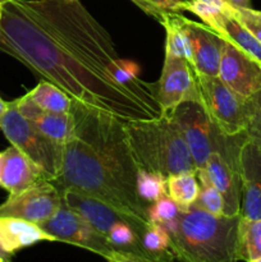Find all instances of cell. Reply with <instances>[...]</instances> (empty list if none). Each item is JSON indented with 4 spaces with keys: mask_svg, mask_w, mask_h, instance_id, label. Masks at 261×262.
<instances>
[{
    "mask_svg": "<svg viewBox=\"0 0 261 262\" xmlns=\"http://www.w3.org/2000/svg\"><path fill=\"white\" fill-rule=\"evenodd\" d=\"M178 125L187 143L197 170H201L211 154L219 152L233 163H240L243 143L248 140L246 133L224 135L212 123L200 101L182 102L169 112Z\"/></svg>",
    "mask_w": 261,
    "mask_h": 262,
    "instance_id": "cell-5",
    "label": "cell"
},
{
    "mask_svg": "<svg viewBox=\"0 0 261 262\" xmlns=\"http://www.w3.org/2000/svg\"><path fill=\"white\" fill-rule=\"evenodd\" d=\"M197 178H204L222 193L224 199V215H238L242 200V181L240 163H233L219 152L209 156L201 170L196 171Z\"/></svg>",
    "mask_w": 261,
    "mask_h": 262,
    "instance_id": "cell-13",
    "label": "cell"
},
{
    "mask_svg": "<svg viewBox=\"0 0 261 262\" xmlns=\"http://www.w3.org/2000/svg\"><path fill=\"white\" fill-rule=\"evenodd\" d=\"M0 51L72 101L122 122L163 114L154 83L118 56L109 33L79 0H2Z\"/></svg>",
    "mask_w": 261,
    "mask_h": 262,
    "instance_id": "cell-1",
    "label": "cell"
},
{
    "mask_svg": "<svg viewBox=\"0 0 261 262\" xmlns=\"http://www.w3.org/2000/svg\"><path fill=\"white\" fill-rule=\"evenodd\" d=\"M199 196H197L192 207L206 211L211 215H216V216L224 215V199H223L222 193L212 184H210L206 179L199 178Z\"/></svg>",
    "mask_w": 261,
    "mask_h": 262,
    "instance_id": "cell-26",
    "label": "cell"
},
{
    "mask_svg": "<svg viewBox=\"0 0 261 262\" xmlns=\"http://www.w3.org/2000/svg\"><path fill=\"white\" fill-rule=\"evenodd\" d=\"M137 193L141 201L150 206L166 193V178L161 174L138 169L137 171Z\"/></svg>",
    "mask_w": 261,
    "mask_h": 262,
    "instance_id": "cell-25",
    "label": "cell"
},
{
    "mask_svg": "<svg viewBox=\"0 0 261 262\" xmlns=\"http://www.w3.org/2000/svg\"><path fill=\"white\" fill-rule=\"evenodd\" d=\"M27 95L38 107L46 112L58 113V114L71 113L72 100L66 92L50 82L41 81L35 89L28 91Z\"/></svg>",
    "mask_w": 261,
    "mask_h": 262,
    "instance_id": "cell-22",
    "label": "cell"
},
{
    "mask_svg": "<svg viewBox=\"0 0 261 262\" xmlns=\"http://www.w3.org/2000/svg\"><path fill=\"white\" fill-rule=\"evenodd\" d=\"M253 262H261V258H260V260H256V261H253Z\"/></svg>",
    "mask_w": 261,
    "mask_h": 262,
    "instance_id": "cell-36",
    "label": "cell"
},
{
    "mask_svg": "<svg viewBox=\"0 0 261 262\" xmlns=\"http://www.w3.org/2000/svg\"><path fill=\"white\" fill-rule=\"evenodd\" d=\"M232 14L261 43V10H256L253 8L232 7Z\"/></svg>",
    "mask_w": 261,
    "mask_h": 262,
    "instance_id": "cell-30",
    "label": "cell"
},
{
    "mask_svg": "<svg viewBox=\"0 0 261 262\" xmlns=\"http://www.w3.org/2000/svg\"><path fill=\"white\" fill-rule=\"evenodd\" d=\"M0 129L5 138L45 173L49 181L59 176L63 163L64 143L46 137L26 119L17 106V99L7 102L0 117Z\"/></svg>",
    "mask_w": 261,
    "mask_h": 262,
    "instance_id": "cell-7",
    "label": "cell"
},
{
    "mask_svg": "<svg viewBox=\"0 0 261 262\" xmlns=\"http://www.w3.org/2000/svg\"><path fill=\"white\" fill-rule=\"evenodd\" d=\"M63 204L60 191L50 181L37 182L17 194H9L0 205V217L10 216L41 225Z\"/></svg>",
    "mask_w": 261,
    "mask_h": 262,
    "instance_id": "cell-11",
    "label": "cell"
},
{
    "mask_svg": "<svg viewBox=\"0 0 261 262\" xmlns=\"http://www.w3.org/2000/svg\"><path fill=\"white\" fill-rule=\"evenodd\" d=\"M107 262H136V261H132L129 260V258L124 257V256L122 255H115L113 256V257H110L109 260H106Z\"/></svg>",
    "mask_w": 261,
    "mask_h": 262,
    "instance_id": "cell-33",
    "label": "cell"
},
{
    "mask_svg": "<svg viewBox=\"0 0 261 262\" xmlns=\"http://www.w3.org/2000/svg\"><path fill=\"white\" fill-rule=\"evenodd\" d=\"M217 33H220L225 40L232 42L233 45L261 63V43L232 14V8H230L229 14L223 19Z\"/></svg>",
    "mask_w": 261,
    "mask_h": 262,
    "instance_id": "cell-20",
    "label": "cell"
},
{
    "mask_svg": "<svg viewBox=\"0 0 261 262\" xmlns=\"http://www.w3.org/2000/svg\"><path fill=\"white\" fill-rule=\"evenodd\" d=\"M5 109H7V102L0 97V117H2L3 113L5 112Z\"/></svg>",
    "mask_w": 261,
    "mask_h": 262,
    "instance_id": "cell-34",
    "label": "cell"
},
{
    "mask_svg": "<svg viewBox=\"0 0 261 262\" xmlns=\"http://www.w3.org/2000/svg\"><path fill=\"white\" fill-rule=\"evenodd\" d=\"M154 95L161 112L169 113L186 101H200L196 72L183 58L166 56Z\"/></svg>",
    "mask_w": 261,
    "mask_h": 262,
    "instance_id": "cell-10",
    "label": "cell"
},
{
    "mask_svg": "<svg viewBox=\"0 0 261 262\" xmlns=\"http://www.w3.org/2000/svg\"><path fill=\"white\" fill-rule=\"evenodd\" d=\"M232 5L228 0H183L182 9L201 18L214 31H219L223 19L229 14Z\"/></svg>",
    "mask_w": 261,
    "mask_h": 262,
    "instance_id": "cell-23",
    "label": "cell"
},
{
    "mask_svg": "<svg viewBox=\"0 0 261 262\" xmlns=\"http://www.w3.org/2000/svg\"><path fill=\"white\" fill-rule=\"evenodd\" d=\"M200 102L210 119L224 135L243 133L247 127V99L227 86L219 77L196 73Z\"/></svg>",
    "mask_w": 261,
    "mask_h": 262,
    "instance_id": "cell-8",
    "label": "cell"
},
{
    "mask_svg": "<svg viewBox=\"0 0 261 262\" xmlns=\"http://www.w3.org/2000/svg\"><path fill=\"white\" fill-rule=\"evenodd\" d=\"M63 202L91 223L118 253L136 262H163L142 245L135 224L107 205L74 191L61 192Z\"/></svg>",
    "mask_w": 261,
    "mask_h": 262,
    "instance_id": "cell-6",
    "label": "cell"
},
{
    "mask_svg": "<svg viewBox=\"0 0 261 262\" xmlns=\"http://www.w3.org/2000/svg\"><path fill=\"white\" fill-rule=\"evenodd\" d=\"M217 77L245 99L261 90V63L225 40Z\"/></svg>",
    "mask_w": 261,
    "mask_h": 262,
    "instance_id": "cell-12",
    "label": "cell"
},
{
    "mask_svg": "<svg viewBox=\"0 0 261 262\" xmlns=\"http://www.w3.org/2000/svg\"><path fill=\"white\" fill-rule=\"evenodd\" d=\"M128 145L138 169L168 178L179 173H196L187 143L169 113L154 119L124 122Z\"/></svg>",
    "mask_w": 261,
    "mask_h": 262,
    "instance_id": "cell-4",
    "label": "cell"
},
{
    "mask_svg": "<svg viewBox=\"0 0 261 262\" xmlns=\"http://www.w3.org/2000/svg\"><path fill=\"white\" fill-rule=\"evenodd\" d=\"M17 106L20 114L30 120L42 135L56 142L66 143L72 135V115L58 114L42 110L38 107L26 94L25 96L17 99Z\"/></svg>",
    "mask_w": 261,
    "mask_h": 262,
    "instance_id": "cell-17",
    "label": "cell"
},
{
    "mask_svg": "<svg viewBox=\"0 0 261 262\" xmlns=\"http://www.w3.org/2000/svg\"><path fill=\"white\" fill-rule=\"evenodd\" d=\"M0 20H2V0H0Z\"/></svg>",
    "mask_w": 261,
    "mask_h": 262,
    "instance_id": "cell-35",
    "label": "cell"
},
{
    "mask_svg": "<svg viewBox=\"0 0 261 262\" xmlns=\"http://www.w3.org/2000/svg\"><path fill=\"white\" fill-rule=\"evenodd\" d=\"M179 212H181V210H179L178 205L168 194L159 199L158 201H155L147 207L148 222L164 225V227L171 224L178 217Z\"/></svg>",
    "mask_w": 261,
    "mask_h": 262,
    "instance_id": "cell-27",
    "label": "cell"
},
{
    "mask_svg": "<svg viewBox=\"0 0 261 262\" xmlns=\"http://www.w3.org/2000/svg\"><path fill=\"white\" fill-rule=\"evenodd\" d=\"M240 174L242 181L241 216L250 220L261 219V148L250 140L241 148Z\"/></svg>",
    "mask_w": 261,
    "mask_h": 262,
    "instance_id": "cell-15",
    "label": "cell"
},
{
    "mask_svg": "<svg viewBox=\"0 0 261 262\" xmlns=\"http://www.w3.org/2000/svg\"><path fill=\"white\" fill-rule=\"evenodd\" d=\"M130 2L156 20L160 19L161 15L165 13L183 12L182 9L183 0H130Z\"/></svg>",
    "mask_w": 261,
    "mask_h": 262,
    "instance_id": "cell-29",
    "label": "cell"
},
{
    "mask_svg": "<svg viewBox=\"0 0 261 262\" xmlns=\"http://www.w3.org/2000/svg\"><path fill=\"white\" fill-rule=\"evenodd\" d=\"M240 261L253 262L261 258V219L250 220L241 216L238 229Z\"/></svg>",
    "mask_w": 261,
    "mask_h": 262,
    "instance_id": "cell-24",
    "label": "cell"
},
{
    "mask_svg": "<svg viewBox=\"0 0 261 262\" xmlns=\"http://www.w3.org/2000/svg\"><path fill=\"white\" fill-rule=\"evenodd\" d=\"M241 214L211 215L191 207L166 225L178 262H238Z\"/></svg>",
    "mask_w": 261,
    "mask_h": 262,
    "instance_id": "cell-3",
    "label": "cell"
},
{
    "mask_svg": "<svg viewBox=\"0 0 261 262\" xmlns=\"http://www.w3.org/2000/svg\"><path fill=\"white\" fill-rule=\"evenodd\" d=\"M50 182L60 193L69 189L114 209L135 224L141 238L150 227L147 206L138 197L137 189L119 178L99 154L77 136L71 135L64 143L60 171Z\"/></svg>",
    "mask_w": 261,
    "mask_h": 262,
    "instance_id": "cell-2",
    "label": "cell"
},
{
    "mask_svg": "<svg viewBox=\"0 0 261 262\" xmlns=\"http://www.w3.org/2000/svg\"><path fill=\"white\" fill-rule=\"evenodd\" d=\"M40 227L49 234L54 235L58 242L69 243L89 250L105 260L120 255L91 223L87 222L78 212L69 209L64 202L55 214Z\"/></svg>",
    "mask_w": 261,
    "mask_h": 262,
    "instance_id": "cell-9",
    "label": "cell"
},
{
    "mask_svg": "<svg viewBox=\"0 0 261 262\" xmlns=\"http://www.w3.org/2000/svg\"><path fill=\"white\" fill-rule=\"evenodd\" d=\"M13 257H14V255L8 252L4 246L2 245V242H0V262H12Z\"/></svg>",
    "mask_w": 261,
    "mask_h": 262,
    "instance_id": "cell-31",
    "label": "cell"
},
{
    "mask_svg": "<svg viewBox=\"0 0 261 262\" xmlns=\"http://www.w3.org/2000/svg\"><path fill=\"white\" fill-rule=\"evenodd\" d=\"M159 22L164 26L166 33L165 55L183 58L191 64L188 33L184 26V17L181 13H165Z\"/></svg>",
    "mask_w": 261,
    "mask_h": 262,
    "instance_id": "cell-19",
    "label": "cell"
},
{
    "mask_svg": "<svg viewBox=\"0 0 261 262\" xmlns=\"http://www.w3.org/2000/svg\"><path fill=\"white\" fill-rule=\"evenodd\" d=\"M248 120L246 136L261 148V90L247 99Z\"/></svg>",
    "mask_w": 261,
    "mask_h": 262,
    "instance_id": "cell-28",
    "label": "cell"
},
{
    "mask_svg": "<svg viewBox=\"0 0 261 262\" xmlns=\"http://www.w3.org/2000/svg\"><path fill=\"white\" fill-rule=\"evenodd\" d=\"M0 242L8 252L14 255L18 251L40 242H58L40 225L18 217H0Z\"/></svg>",
    "mask_w": 261,
    "mask_h": 262,
    "instance_id": "cell-18",
    "label": "cell"
},
{
    "mask_svg": "<svg viewBox=\"0 0 261 262\" xmlns=\"http://www.w3.org/2000/svg\"><path fill=\"white\" fill-rule=\"evenodd\" d=\"M191 49V66L194 72L217 77L225 38L205 23L194 22L184 17Z\"/></svg>",
    "mask_w": 261,
    "mask_h": 262,
    "instance_id": "cell-14",
    "label": "cell"
},
{
    "mask_svg": "<svg viewBox=\"0 0 261 262\" xmlns=\"http://www.w3.org/2000/svg\"><path fill=\"white\" fill-rule=\"evenodd\" d=\"M200 182L196 173H179L166 178V193L178 205L181 211H187L196 201Z\"/></svg>",
    "mask_w": 261,
    "mask_h": 262,
    "instance_id": "cell-21",
    "label": "cell"
},
{
    "mask_svg": "<svg viewBox=\"0 0 261 262\" xmlns=\"http://www.w3.org/2000/svg\"><path fill=\"white\" fill-rule=\"evenodd\" d=\"M49 181L42 170L17 147L10 146L0 152V187L17 194L37 182Z\"/></svg>",
    "mask_w": 261,
    "mask_h": 262,
    "instance_id": "cell-16",
    "label": "cell"
},
{
    "mask_svg": "<svg viewBox=\"0 0 261 262\" xmlns=\"http://www.w3.org/2000/svg\"><path fill=\"white\" fill-rule=\"evenodd\" d=\"M234 8H251V0H228Z\"/></svg>",
    "mask_w": 261,
    "mask_h": 262,
    "instance_id": "cell-32",
    "label": "cell"
}]
</instances>
